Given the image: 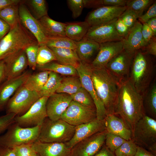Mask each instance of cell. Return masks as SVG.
I'll use <instances>...</instances> for the list:
<instances>
[{
    "label": "cell",
    "instance_id": "cell-41",
    "mask_svg": "<svg viewBox=\"0 0 156 156\" xmlns=\"http://www.w3.org/2000/svg\"><path fill=\"white\" fill-rule=\"evenodd\" d=\"M39 45L38 42L26 47L24 51L27 57L28 66L33 70L36 68L37 60Z\"/></svg>",
    "mask_w": 156,
    "mask_h": 156
},
{
    "label": "cell",
    "instance_id": "cell-54",
    "mask_svg": "<svg viewBox=\"0 0 156 156\" xmlns=\"http://www.w3.org/2000/svg\"><path fill=\"white\" fill-rule=\"evenodd\" d=\"M22 2L20 0H0V11L9 6L18 5Z\"/></svg>",
    "mask_w": 156,
    "mask_h": 156
},
{
    "label": "cell",
    "instance_id": "cell-60",
    "mask_svg": "<svg viewBox=\"0 0 156 156\" xmlns=\"http://www.w3.org/2000/svg\"><path fill=\"white\" fill-rule=\"evenodd\" d=\"M31 156H40L38 153L33 150Z\"/></svg>",
    "mask_w": 156,
    "mask_h": 156
},
{
    "label": "cell",
    "instance_id": "cell-26",
    "mask_svg": "<svg viewBox=\"0 0 156 156\" xmlns=\"http://www.w3.org/2000/svg\"><path fill=\"white\" fill-rule=\"evenodd\" d=\"M42 29L47 38L66 37V23L55 21L48 15L38 20Z\"/></svg>",
    "mask_w": 156,
    "mask_h": 156
},
{
    "label": "cell",
    "instance_id": "cell-8",
    "mask_svg": "<svg viewBox=\"0 0 156 156\" xmlns=\"http://www.w3.org/2000/svg\"><path fill=\"white\" fill-rule=\"evenodd\" d=\"M40 97L39 92L28 90L23 85L15 92L8 101L5 109L6 114L16 116L25 113Z\"/></svg>",
    "mask_w": 156,
    "mask_h": 156
},
{
    "label": "cell",
    "instance_id": "cell-49",
    "mask_svg": "<svg viewBox=\"0 0 156 156\" xmlns=\"http://www.w3.org/2000/svg\"><path fill=\"white\" fill-rule=\"evenodd\" d=\"M141 50L146 53L155 57L156 55V38L153 36L146 46Z\"/></svg>",
    "mask_w": 156,
    "mask_h": 156
},
{
    "label": "cell",
    "instance_id": "cell-3",
    "mask_svg": "<svg viewBox=\"0 0 156 156\" xmlns=\"http://www.w3.org/2000/svg\"><path fill=\"white\" fill-rule=\"evenodd\" d=\"M91 76L95 89L104 105L107 115L114 114L119 84L105 67L100 68L92 67Z\"/></svg>",
    "mask_w": 156,
    "mask_h": 156
},
{
    "label": "cell",
    "instance_id": "cell-39",
    "mask_svg": "<svg viewBox=\"0 0 156 156\" xmlns=\"http://www.w3.org/2000/svg\"><path fill=\"white\" fill-rule=\"evenodd\" d=\"M27 3L37 20L48 15L46 1L44 0H29Z\"/></svg>",
    "mask_w": 156,
    "mask_h": 156
},
{
    "label": "cell",
    "instance_id": "cell-4",
    "mask_svg": "<svg viewBox=\"0 0 156 156\" xmlns=\"http://www.w3.org/2000/svg\"><path fill=\"white\" fill-rule=\"evenodd\" d=\"M37 42L20 21L0 41V61Z\"/></svg>",
    "mask_w": 156,
    "mask_h": 156
},
{
    "label": "cell",
    "instance_id": "cell-16",
    "mask_svg": "<svg viewBox=\"0 0 156 156\" xmlns=\"http://www.w3.org/2000/svg\"><path fill=\"white\" fill-rule=\"evenodd\" d=\"M99 44V51L90 63L93 68L105 67L112 58L124 50L123 39L121 41L108 42Z\"/></svg>",
    "mask_w": 156,
    "mask_h": 156
},
{
    "label": "cell",
    "instance_id": "cell-6",
    "mask_svg": "<svg viewBox=\"0 0 156 156\" xmlns=\"http://www.w3.org/2000/svg\"><path fill=\"white\" fill-rule=\"evenodd\" d=\"M40 127H24L14 122L0 136V146L12 148L23 144L33 143L38 140Z\"/></svg>",
    "mask_w": 156,
    "mask_h": 156
},
{
    "label": "cell",
    "instance_id": "cell-11",
    "mask_svg": "<svg viewBox=\"0 0 156 156\" xmlns=\"http://www.w3.org/2000/svg\"><path fill=\"white\" fill-rule=\"evenodd\" d=\"M48 97L42 96L38 99L24 114L16 116L15 122L24 127L41 125L47 117L46 103Z\"/></svg>",
    "mask_w": 156,
    "mask_h": 156
},
{
    "label": "cell",
    "instance_id": "cell-46",
    "mask_svg": "<svg viewBox=\"0 0 156 156\" xmlns=\"http://www.w3.org/2000/svg\"><path fill=\"white\" fill-rule=\"evenodd\" d=\"M32 144H23L12 148L16 156H31Z\"/></svg>",
    "mask_w": 156,
    "mask_h": 156
},
{
    "label": "cell",
    "instance_id": "cell-9",
    "mask_svg": "<svg viewBox=\"0 0 156 156\" xmlns=\"http://www.w3.org/2000/svg\"><path fill=\"white\" fill-rule=\"evenodd\" d=\"M82 86L89 93L95 105L96 118L102 120L107 116L104 105L98 96L91 78L92 67L90 63L81 61L76 68Z\"/></svg>",
    "mask_w": 156,
    "mask_h": 156
},
{
    "label": "cell",
    "instance_id": "cell-32",
    "mask_svg": "<svg viewBox=\"0 0 156 156\" xmlns=\"http://www.w3.org/2000/svg\"><path fill=\"white\" fill-rule=\"evenodd\" d=\"M62 79L59 74L50 71L47 81L39 92L41 97H49L55 93Z\"/></svg>",
    "mask_w": 156,
    "mask_h": 156
},
{
    "label": "cell",
    "instance_id": "cell-52",
    "mask_svg": "<svg viewBox=\"0 0 156 156\" xmlns=\"http://www.w3.org/2000/svg\"><path fill=\"white\" fill-rule=\"evenodd\" d=\"M84 7L87 8H98L103 6L102 0H83Z\"/></svg>",
    "mask_w": 156,
    "mask_h": 156
},
{
    "label": "cell",
    "instance_id": "cell-48",
    "mask_svg": "<svg viewBox=\"0 0 156 156\" xmlns=\"http://www.w3.org/2000/svg\"><path fill=\"white\" fill-rule=\"evenodd\" d=\"M115 27L118 34L123 38L127 35L130 29L118 18L115 22Z\"/></svg>",
    "mask_w": 156,
    "mask_h": 156
},
{
    "label": "cell",
    "instance_id": "cell-15",
    "mask_svg": "<svg viewBox=\"0 0 156 156\" xmlns=\"http://www.w3.org/2000/svg\"><path fill=\"white\" fill-rule=\"evenodd\" d=\"M117 19L106 23L90 26L84 37L99 43L122 40L124 38L118 34L115 27Z\"/></svg>",
    "mask_w": 156,
    "mask_h": 156
},
{
    "label": "cell",
    "instance_id": "cell-51",
    "mask_svg": "<svg viewBox=\"0 0 156 156\" xmlns=\"http://www.w3.org/2000/svg\"><path fill=\"white\" fill-rule=\"evenodd\" d=\"M127 0H102L103 6H125Z\"/></svg>",
    "mask_w": 156,
    "mask_h": 156
},
{
    "label": "cell",
    "instance_id": "cell-10",
    "mask_svg": "<svg viewBox=\"0 0 156 156\" xmlns=\"http://www.w3.org/2000/svg\"><path fill=\"white\" fill-rule=\"evenodd\" d=\"M96 118V109L72 100L61 119L76 126L88 123Z\"/></svg>",
    "mask_w": 156,
    "mask_h": 156
},
{
    "label": "cell",
    "instance_id": "cell-57",
    "mask_svg": "<svg viewBox=\"0 0 156 156\" xmlns=\"http://www.w3.org/2000/svg\"><path fill=\"white\" fill-rule=\"evenodd\" d=\"M0 156H16L12 148L0 146Z\"/></svg>",
    "mask_w": 156,
    "mask_h": 156
},
{
    "label": "cell",
    "instance_id": "cell-20",
    "mask_svg": "<svg viewBox=\"0 0 156 156\" xmlns=\"http://www.w3.org/2000/svg\"><path fill=\"white\" fill-rule=\"evenodd\" d=\"M31 74L26 71L17 77L5 79L0 85V112L5 109L10 99Z\"/></svg>",
    "mask_w": 156,
    "mask_h": 156
},
{
    "label": "cell",
    "instance_id": "cell-22",
    "mask_svg": "<svg viewBox=\"0 0 156 156\" xmlns=\"http://www.w3.org/2000/svg\"><path fill=\"white\" fill-rule=\"evenodd\" d=\"M32 148L40 156H70L71 149L66 143L44 142L38 140L32 144Z\"/></svg>",
    "mask_w": 156,
    "mask_h": 156
},
{
    "label": "cell",
    "instance_id": "cell-25",
    "mask_svg": "<svg viewBox=\"0 0 156 156\" xmlns=\"http://www.w3.org/2000/svg\"><path fill=\"white\" fill-rule=\"evenodd\" d=\"M75 42V51L81 61L90 63L91 59L99 51V43L86 37Z\"/></svg>",
    "mask_w": 156,
    "mask_h": 156
},
{
    "label": "cell",
    "instance_id": "cell-56",
    "mask_svg": "<svg viewBox=\"0 0 156 156\" xmlns=\"http://www.w3.org/2000/svg\"><path fill=\"white\" fill-rule=\"evenodd\" d=\"M6 79L5 65L3 60L0 61V85Z\"/></svg>",
    "mask_w": 156,
    "mask_h": 156
},
{
    "label": "cell",
    "instance_id": "cell-50",
    "mask_svg": "<svg viewBox=\"0 0 156 156\" xmlns=\"http://www.w3.org/2000/svg\"><path fill=\"white\" fill-rule=\"evenodd\" d=\"M141 33L146 44L154 36L153 31L146 23L142 24Z\"/></svg>",
    "mask_w": 156,
    "mask_h": 156
},
{
    "label": "cell",
    "instance_id": "cell-36",
    "mask_svg": "<svg viewBox=\"0 0 156 156\" xmlns=\"http://www.w3.org/2000/svg\"><path fill=\"white\" fill-rule=\"evenodd\" d=\"M56 61L53 51L45 44L39 46L37 60V65L42 66Z\"/></svg>",
    "mask_w": 156,
    "mask_h": 156
},
{
    "label": "cell",
    "instance_id": "cell-58",
    "mask_svg": "<svg viewBox=\"0 0 156 156\" xmlns=\"http://www.w3.org/2000/svg\"><path fill=\"white\" fill-rule=\"evenodd\" d=\"M134 156H155L146 149L138 146L137 152Z\"/></svg>",
    "mask_w": 156,
    "mask_h": 156
},
{
    "label": "cell",
    "instance_id": "cell-14",
    "mask_svg": "<svg viewBox=\"0 0 156 156\" xmlns=\"http://www.w3.org/2000/svg\"><path fill=\"white\" fill-rule=\"evenodd\" d=\"M127 8L126 6H102L89 13L85 21L90 26L106 23L118 18Z\"/></svg>",
    "mask_w": 156,
    "mask_h": 156
},
{
    "label": "cell",
    "instance_id": "cell-24",
    "mask_svg": "<svg viewBox=\"0 0 156 156\" xmlns=\"http://www.w3.org/2000/svg\"><path fill=\"white\" fill-rule=\"evenodd\" d=\"M105 120L107 132L118 135L126 140L132 139V133L123 120L114 114L107 115Z\"/></svg>",
    "mask_w": 156,
    "mask_h": 156
},
{
    "label": "cell",
    "instance_id": "cell-28",
    "mask_svg": "<svg viewBox=\"0 0 156 156\" xmlns=\"http://www.w3.org/2000/svg\"><path fill=\"white\" fill-rule=\"evenodd\" d=\"M66 23V36L75 41H79L84 38L90 27L85 21Z\"/></svg>",
    "mask_w": 156,
    "mask_h": 156
},
{
    "label": "cell",
    "instance_id": "cell-12",
    "mask_svg": "<svg viewBox=\"0 0 156 156\" xmlns=\"http://www.w3.org/2000/svg\"><path fill=\"white\" fill-rule=\"evenodd\" d=\"M134 55L123 50L106 65L107 71L119 84L128 79Z\"/></svg>",
    "mask_w": 156,
    "mask_h": 156
},
{
    "label": "cell",
    "instance_id": "cell-21",
    "mask_svg": "<svg viewBox=\"0 0 156 156\" xmlns=\"http://www.w3.org/2000/svg\"><path fill=\"white\" fill-rule=\"evenodd\" d=\"M3 60L5 65L6 79H12L20 75L28 66L24 50L11 55Z\"/></svg>",
    "mask_w": 156,
    "mask_h": 156
},
{
    "label": "cell",
    "instance_id": "cell-13",
    "mask_svg": "<svg viewBox=\"0 0 156 156\" xmlns=\"http://www.w3.org/2000/svg\"><path fill=\"white\" fill-rule=\"evenodd\" d=\"M106 133L105 130L79 142L71 149L70 156H93L104 145Z\"/></svg>",
    "mask_w": 156,
    "mask_h": 156
},
{
    "label": "cell",
    "instance_id": "cell-18",
    "mask_svg": "<svg viewBox=\"0 0 156 156\" xmlns=\"http://www.w3.org/2000/svg\"><path fill=\"white\" fill-rule=\"evenodd\" d=\"M105 130V119L96 118L88 123L76 126L74 135L72 139L65 143L71 149L80 141Z\"/></svg>",
    "mask_w": 156,
    "mask_h": 156
},
{
    "label": "cell",
    "instance_id": "cell-42",
    "mask_svg": "<svg viewBox=\"0 0 156 156\" xmlns=\"http://www.w3.org/2000/svg\"><path fill=\"white\" fill-rule=\"evenodd\" d=\"M126 141L118 135L107 132L105 146L110 151L114 153Z\"/></svg>",
    "mask_w": 156,
    "mask_h": 156
},
{
    "label": "cell",
    "instance_id": "cell-55",
    "mask_svg": "<svg viewBox=\"0 0 156 156\" xmlns=\"http://www.w3.org/2000/svg\"><path fill=\"white\" fill-rule=\"evenodd\" d=\"M93 156H116L105 146L103 145L100 150Z\"/></svg>",
    "mask_w": 156,
    "mask_h": 156
},
{
    "label": "cell",
    "instance_id": "cell-40",
    "mask_svg": "<svg viewBox=\"0 0 156 156\" xmlns=\"http://www.w3.org/2000/svg\"><path fill=\"white\" fill-rule=\"evenodd\" d=\"M138 145L132 139L126 140L114 152L116 156H134Z\"/></svg>",
    "mask_w": 156,
    "mask_h": 156
},
{
    "label": "cell",
    "instance_id": "cell-7",
    "mask_svg": "<svg viewBox=\"0 0 156 156\" xmlns=\"http://www.w3.org/2000/svg\"><path fill=\"white\" fill-rule=\"evenodd\" d=\"M132 139L156 156V120L145 115L136 123Z\"/></svg>",
    "mask_w": 156,
    "mask_h": 156
},
{
    "label": "cell",
    "instance_id": "cell-34",
    "mask_svg": "<svg viewBox=\"0 0 156 156\" xmlns=\"http://www.w3.org/2000/svg\"><path fill=\"white\" fill-rule=\"evenodd\" d=\"M18 7V4L11 5L0 11V18L8 23L11 28L20 21Z\"/></svg>",
    "mask_w": 156,
    "mask_h": 156
},
{
    "label": "cell",
    "instance_id": "cell-38",
    "mask_svg": "<svg viewBox=\"0 0 156 156\" xmlns=\"http://www.w3.org/2000/svg\"><path fill=\"white\" fill-rule=\"evenodd\" d=\"M155 1L153 0H127L126 6L135 12L139 18Z\"/></svg>",
    "mask_w": 156,
    "mask_h": 156
},
{
    "label": "cell",
    "instance_id": "cell-43",
    "mask_svg": "<svg viewBox=\"0 0 156 156\" xmlns=\"http://www.w3.org/2000/svg\"><path fill=\"white\" fill-rule=\"evenodd\" d=\"M118 18L131 29L139 17L133 11L127 8Z\"/></svg>",
    "mask_w": 156,
    "mask_h": 156
},
{
    "label": "cell",
    "instance_id": "cell-17",
    "mask_svg": "<svg viewBox=\"0 0 156 156\" xmlns=\"http://www.w3.org/2000/svg\"><path fill=\"white\" fill-rule=\"evenodd\" d=\"M18 11L21 24L34 36L39 46L45 44L47 38L44 33L38 20L33 16L22 2L19 5Z\"/></svg>",
    "mask_w": 156,
    "mask_h": 156
},
{
    "label": "cell",
    "instance_id": "cell-47",
    "mask_svg": "<svg viewBox=\"0 0 156 156\" xmlns=\"http://www.w3.org/2000/svg\"><path fill=\"white\" fill-rule=\"evenodd\" d=\"M156 17V1L150 6L148 10L144 14H143L138 18L140 23L142 24L146 23L149 20Z\"/></svg>",
    "mask_w": 156,
    "mask_h": 156
},
{
    "label": "cell",
    "instance_id": "cell-19",
    "mask_svg": "<svg viewBox=\"0 0 156 156\" xmlns=\"http://www.w3.org/2000/svg\"><path fill=\"white\" fill-rule=\"evenodd\" d=\"M72 99L70 95L55 93L48 98L46 107L47 117L52 120L61 119Z\"/></svg>",
    "mask_w": 156,
    "mask_h": 156
},
{
    "label": "cell",
    "instance_id": "cell-23",
    "mask_svg": "<svg viewBox=\"0 0 156 156\" xmlns=\"http://www.w3.org/2000/svg\"><path fill=\"white\" fill-rule=\"evenodd\" d=\"M142 24L137 20L130 29L127 35L124 38V50L134 55L146 45L143 39L141 29Z\"/></svg>",
    "mask_w": 156,
    "mask_h": 156
},
{
    "label": "cell",
    "instance_id": "cell-31",
    "mask_svg": "<svg viewBox=\"0 0 156 156\" xmlns=\"http://www.w3.org/2000/svg\"><path fill=\"white\" fill-rule=\"evenodd\" d=\"M36 68L41 70H48L66 76L78 75L76 68L71 66L52 62L42 66H36Z\"/></svg>",
    "mask_w": 156,
    "mask_h": 156
},
{
    "label": "cell",
    "instance_id": "cell-33",
    "mask_svg": "<svg viewBox=\"0 0 156 156\" xmlns=\"http://www.w3.org/2000/svg\"><path fill=\"white\" fill-rule=\"evenodd\" d=\"M82 87L78 76L68 77L63 78L56 93H65L70 95L77 92Z\"/></svg>",
    "mask_w": 156,
    "mask_h": 156
},
{
    "label": "cell",
    "instance_id": "cell-59",
    "mask_svg": "<svg viewBox=\"0 0 156 156\" xmlns=\"http://www.w3.org/2000/svg\"><path fill=\"white\" fill-rule=\"evenodd\" d=\"M146 23L153 32L154 36L156 35V17L148 20Z\"/></svg>",
    "mask_w": 156,
    "mask_h": 156
},
{
    "label": "cell",
    "instance_id": "cell-27",
    "mask_svg": "<svg viewBox=\"0 0 156 156\" xmlns=\"http://www.w3.org/2000/svg\"><path fill=\"white\" fill-rule=\"evenodd\" d=\"M54 52L59 63L74 67L76 68L81 60L75 50L66 48H50Z\"/></svg>",
    "mask_w": 156,
    "mask_h": 156
},
{
    "label": "cell",
    "instance_id": "cell-30",
    "mask_svg": "<svg viewBox=\"0 0 156 156\" xmlns=\"http://www.w3.org/2000/svg\"><path fill=\"white\" fill-rule=\"evenodd\" d=\"M50 72L43 70L31 74L23 85L29 90L39 92L47 81Z\"/></svg>",
    "mask_w": 156,
    "mask_h": 156
},
{
    "label": "cell",
    "instance_id": "cell-45",
    "mask_svg": "<svg viewBox=\"0 0 156 156\" xmlns=\"http://www.w3.org/2000/svg\"><path fill=\"white\" fill-rule=\"evenodd\" d=\"M16 116L14 113H9L0 116V134L15 122V118Z\"/></svg>",
    "mask_w": 156,
    "mask_h": 156
},
{
    "label": "cell",
    "instance_id": "cell-35",
    "mask_svg": "<svg viewBox=\"0 0 156 156\" xmlns=\"http://www.w3.org/2000/svg\"><path fill=\"white\" fill-rule=\"evenodd\" d=\"M46 45L49 48H66L75 50V41L66 36L47 38Z\"/></svg>",
    "mask_w": 156,
    "mask_h": 156
},
{
    "label": "cell",
    "instance_id": "cell-37",
    "mask_svg": "<svg viewBox=\"0 0 156 156\" xmlns=\"http://www.w3.org/2000/svg\"><path fill=\"white\" fill-rule=\"evenodd\" d=\"M70 96L72 100L86 106L96 109L95 105L91 96L83 87L81 88L77 92L70 95Z\"/></svg>",
    "mask_w": 156,
    "mask_h": 156
},
{
    "label": "cell",
    "instance_id": "cell-2",
    "mask_svg": "<svg viewBox=\"0 0 156 156\" xmlns=\"http://www.w3.org/2000/svg\"><path fill=\"white\" fill-rule=\"evenodd\" d=\"M155 67L150 55L140 50L134 55L128 80L143 97L151 86Z\"/></svg>",
    "mask_w": 156,
    "mask_h": 156
},
{
    "label": "cell",
    "instance_id": "cell-5",
    "mask_svg": "<svg viewBox=\"0 0 156 156\" xmlns=\"http://www.w3.org/2000/svg\"><path fill=\"white\" fill-rule=\"evenodd\" d=\"M75 128L61 119L52 120L47 117L41 125L38 140L44 142L65 143L72 139Z\"/></svg>",
    "mask_w": 156,
    "mask_h": 156
},
{
    "label": "cell",
    "instance_id": "cell-53",
    "mask_svg": "<svg viewBox=\"0 0 156 156\" xmlns=\"http://www.w3.org/2000/svg\"><path fill=\"white\" fill-rule=\"evenodd\" d=\"M10 29V25L0 18V41L8 34Z\"/></svg>",
    "mask_w": 156,
    "mask_h": 156
},
{
    "label": "cell",
    "instance_id": "cell-1",
    "mask_svg": "<svg viewBox=\"0 0 156 156\" xmlns=\"http://www.w3.org/2000/svg\"><path fill=\"white\" fill-rule=\"evenodd\" d=\"M114 114L123 120L132 135L136 123L146 115L143 97L128 79L119 84Z\"/></svg>",
    "mask_w": 156,
    "mask_h": 156
},
{
    "label": "cell",
    "instance_id": "cell-44",
    "mask_svg": "<svg viewBox=\"0 0 156 156\" xmlns=\"http://www.w3.org/2000/svg\"><path fill=\"white\" fill-rule=\"evenodd\" d=\"M69 8L72 13V17L76 18L81 14L84 5L83 0H68L67 1Z\"/></svg>",
    "mask_w": 156,
    "mask_h": 156
},
{
    "label": "cell",
    "instance_id": "cell-29",
    "mask_svg": "<svg viewBox=\"0 0 156 156\" xmlns=\"http://www.w3.org/2000/svg\"><path fill=\"white\" fill-rule=\"evenodd\" d=\"M143 96L145 114L156 120V83L155 80Z\"/></svg>",
    "mask_w": 156,
    "mask_h": 156
}]
</instances>
